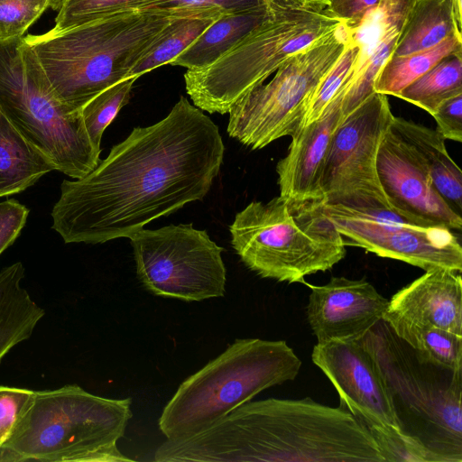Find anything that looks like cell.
<instances>
[{"mask_svg": "<svg viewBox=\"0 0 462 462\" xmlns=\"http://www.w3.org/2000/svg\"><path fill=\"white\" fill-rule=\"evenodd\" d=\"M223 14L216 9L172 21L148 52L133 67L128 78H139L162 65L171 64Z\"/></svg>", "mask_w": 462, "mask_h": 462, "instance_id": "obj_24", "label": "cell"}, {"mask_svg": "<svg viewBox=\"0 0 462 462\" xmlns=\"http://www.w3.org/2000/svg\"><path fill=\"white\" fill-rule=\"evenodd\" d=\"M263 4V0H164L159 10L174 12L216 9L223 14H229L245 12Z\"/></svg>", "mask_w": 462, "mask_h": 462, "instance_id": "obj_35", "label": "cell"}, {"mask_svg": "<svg viewBox=\"0 0 462 462\" xmlns=\"http://www.w3.org/2000/svg\"><path fill=\"white\" fill-rule=\"evenodd\" d=\"M157 462H384L367 429L343 405L303 399L249 401L185 439L169 440Z\"/></svg>", "mask_w": 462, "mask_h": 462, "instance_id": "obj_2", "label": "cell"}, {"mask_svg": "<svg viewBox=\"0 0 462 462\" xmlns=\"http://www.w3.org/2000/svg\"><path fill=\"white\" fill-rule=\"evenodd\" d=\"M53 0H0V42L21 37Z\"/></svg>", "mask_w": 462, "mask_h": 462, "instance_id": "obj_32", "label": "cell"}, {"mask_svg": "<svg viewBox=\"0 0 462 462\" xmlns=\"http://www.w3.org/2000/svg\"><path fill=\"white\" fill-rule=\"evenodd\" d=\"M380 0H330L325 9L329 14L341 20L347 27L356 26L367 12L375 7Z\"/></svg>", "mask_w": 462, "mask_h": 462, "instance_id": "obj_37", "label": "cell"}, {"mask_svg": "<svg viewBox=\"0 0 462 462\" xmlns=\"http://www.w3.org/2000/svg\"><path fill=\"white\" fill-rule=\"evenodd\" d=\"M392 126L411 146L428 171L439 193L459 210L462 206V171L449 156L445 139L435 130L399 116Z\"/></svg>", "mask_w": 462, "mask_h": 462, "instance_id": "obj_19", "label": "cell"}, {"mask_svg": "<svg viewBox=\"0 0 462 462\" xmlns=\"http://www.w3.org/2000/svg\"><path fill=\"white\" fill-rule=\"evenodd\" d=\"M451 4H452V8H453L456 22H457V25L461 28L462 27L461 0H451Z\"/></svg>", "mask_w": 462, "mask_h": 462, "instance_id": "obj_39", "label": "cell"}, {"mask_svg": "<svg viewBox=\"0 0 462 462\" xmlns=\"http://www.w3.org/2000/svg\"><path fill=\"white\" fill-rule=\"evenodd\" d=\"M459 93H462V51L444 57L396 97L432 116L443 101Z\"/></svg>", "mask_w": 462, "mask_h": 462, "instance_id": "obj_26", "label": "cell"}, {"mask_svg": "<svg viewBox=\"0 0 462 462\" xmlns=\"http://www.w3.org/2000/svg\"><path fill=\"white\" fill-rule=\"evenodd\" d=\"M454 33L461 34L451 0H414L391 56L430 49Z\"/></svg>", "mask_w": 462, "mask_h": 462, "instance_id": "obj_23", "label": "cell"}, {"mask_svg": "<svg viewBox=\"0 0 462 462\" xmlns=\"http://www.w3.org/2000/svg\"><path fill=\"white\" fill-rule=\"evenodd\" d=\"M136 273L156 296L184 301L223 297L226 270L223 248L192 224L142 228L130 237Z\"/></svg>", "mask_w": 462, "mask_h": 462, "instance_id": "obj_11", "label": "cell"}, {"mask_svg": "<svg viewBox=\"0 0 462 462\" xmlns=\"http://www.w3.org/2000/svg\"><path fill=\"white\" fill-rule=\"evenodd\" d=\"M376 169L394 212L417 225L461 230L459 212L439 193L414 150L391 124L378 148Z\"/></svg>", "mask_w": 462, "mask_h": 462, "instance_id": "obj_14", "label": "cell"}, {"mask_svg": "<svg viewBox=\"0 0 462 462\" xmlns=\"http://www.w3.org/2000/svg\"><path fill=\"white\" fill-rule=\"evenodd\" d=\"M132 399L106 398L78 384L33 391L0 449V462L133 461L117 448Z\"/></svg>", "mask_w": 462, "mask_h": 462, "instance_id": "obj_4", "label": "cell"}, {"mask_svg": "<svg viewBox=\"0 0 462 462\" xmlns=\"http://www.w3.org/2000/svg\"><path fill=\"white\" fill-rule=\"evenodd\" d=\"M359 341L377 365L401 431L442 462H462V370L429 361L383 319Z\"/></svg>", "mask_w": 462, "mask_h": 462, "instance_id": "obj_5", "label": "cell"}, {"mask_svg": "<svg viewBox=\"0 0 462 462\" xmlns=\"http://www.w3.org/2000/svg\"><path fill=\"white\" fill-rule=\"evenodd\" d=\"M366 429L378 446L384 462H442L439 456L401 430Z\"/></svg>", "mask_w": 462, "mask_h": 462, "instance_id": "obj_31", "label": "cell"}, {"mask_svg": "<svg viewBox=\"0 0 462 462\" xmlns=\"http://www.w3.org/2000/svg\"><path fill=\"white\" fill-rule=\"evenodd\" d=\"M436 131L445 139L462 142V93L443 101L432 114Z\"/></svg>", "mask_w": 462, "mask_h": 462, "instance_id": "obj_36", "label": "cell"}, {"mask_svg": "<svg viewBox=\"0 0 462 462\" xmlns=\"http://www.w3.org/2000/svg\"><path fill=\"white\" fill-rule=\"evenodd\" d=\"M269 7L285 10L319 12L325 10L330 0H263Z\"/></svg>", "mask_w": 462, "mask_h": 462, "instance_id": "obj_38", "label": "cell"}, {"mask_svg": "<svg viewBox=\"0 0 462 462\" xmlns=\"http://www.w3.org/2000/svg\"><path fill=\"white\" fill-rule=\"evenodd\" d=\"M268 9L265 20L216 62L186 71V90L195 106L210 114L228 113L292 55L344 23L326 10Z\"/></svg>", "mask_w": 462, "mask_h": 462, "instance_id": "obj_9", "label": "cell"}, {"mask_svg": "<svg viewBox=\"0 0 462 462\" xmlns=\"http://www.w3.org/2000/svg\"><path fill=\"white\" fill-rule=\"evenodd\" d=\"M349 31L345 23L298 51L266 84H261L228 111L227 134L252 150L291 136L298 129L307 102L324 76L343 53Z\"/></svg>", "mask_w": 462, "mask_h": 462, "instance_id": "obj_10", "label": "cell"}, {"mask_svg": "<svg viewBox=\"0 0 462 462\" xmlns=\"http://www.w3.org/2000/svg\"><path fill=\"white\" fill-rule=\"evenodd\" d=\"M388 325L429 361L451 370H462V336L437 327L397 321Z\"/></svg>", "mask_w": 462, "mask_h": 462, "instance_id": "obj_27", "label": "cell"}, {"mask_svg": "<svg viewBox=\"0 0 462 462\" xmlns=\"http://www.w3.org/2000/svg\"><path fill=\"white\" fill-rule=\"evenodd\" d=\"M164 0H53L57 10L51 32H60L109 15L134 10H159ZM162 11V10H161Z\"/></svg>", "mask_w": 462, "mask_h": 462, "instance_id": "obj_28", "label": "cell"}, {"mask_svg": "<svg viewBox=\"0 0 462 462\" xmlns=\"http://www.w3.org/2000/svg\"><path fill=\"white\" fill-rule=\"evenodd\" d=\"M24 267L16 262L0 271V361L17 344L28 339L45 315L22 286Z\"/></svg>", "mask_w": 462, "mask_h": 462, "instance_id": "obj_21", "label": "cell"}, {"mask_svg": "<svg viewBox=\"0 0 462 462\" xmlns=\"http://www.w3.org/2000/svg\"><path fill=\"white\" fill-rule=\"evenodd\" d=\"M393 116L387 96L374 92L343 117L323 167V203L393 211L376 169L378 148Z\"/></svg>", "mask_w": 462, "mask_h": 462, "instance_id": "obj_12", "label": "cell"}, {"mask_svg": "<svg viewBox=\"0 0 462 462\" xmlns=\"http://www.w3.org/2000/svg\"><path fill=\"white\" fill-rule=\"evenodd\" d=\"M55 170L53 162L21 134L0 107V198L24 191Z\"/></svg>", "mask_w": 462, "mask_h": 462, "instance_id": "obj_20", "label": "cell"}, {"mask_svg": "<svg viewBox=\"0 0 462 462\" xmlns=\"http://www.w3.org/2000/svg\"><path fill=\"white\" fill-rule=\"evenodd\" d=\"M346 245H355L383 258H391L429 271L462 270V247L452 230L417 225L388 209L355 208L322 204Z\"/></svg>", "mask_w": 462, "mask_h": 462, "instance_id": "obj_13", "label": "cell"}, {"mask_svg": "<svg viewBox=\"0 0 462 462\" xmlns=\"http://www.w3.org/2000/svg\"><path fill=\"white\" fill-rule=\"evenodd\" d=\"M0 107L21 134L73 179L100 161L81 111L54 95L33 50L24 37L0 42Z\"/></svg>", "mask_w": 462, "mask_h": 462, "instance_id": "obj_8", "label": "cell"}, {"mask_svg": "<svg viewBox=\"0 0 462 462\" xmlns=\"http://www.w3.org/2000/svg\"><path fill=\"white\" fill-rule=\"evenodd\" d=\"M268 14L265 3L245 12L222 14L171 64L188 69L208 67L261 24Z\"/></svg>", "mask_w": 462, "mask_h": 462, "instance_id": "obj_22", "label": "cell"}, {"mask_svg": "<svg viewBox=\"0 0 462 462\" xmlns=\"http://www.w3.org/2000/svg\"><path fill=\"white\" fill-rule=\"evenodd\" d=\"M335 96L323 115L291 137L288 152L276 166L280 197L290 203L323 201L321 177L332 135L343 119Z\"/></svg>", "mask_w": 462, "mask_h": 462, "instance_id": "obj_17", "label": "cell"}, {"mask_svg": "<svg viewBox=\"0 0 462 462\" xmlns=\"http://www.w3.org/2000/svg\"><path fill=\"white\" fill-rule=\"evenodd\" d=\"M207 10H134L60 32L28 35L56 97L75 111L107 88L128 79L175 19Z\"/></svg>", "mask_w": 462, "mask_h": 462, "instance_id": "obj_3", "label": "cell"}, {"mask_svg": "<svg viewBox=\"0 0 462 462\" xmlns=\"http://www.w3.org/2000/svg\"><path fill=\"white\" fill-rule=\"evenodd\" d=\"M224 152L217 125L180 97L167 116L134 128L87 175L61 182L51 227L67 244L129 238L151 221L201 200Z\"/></svg>", "mask_w": 462, "mask_h": 462, "instance_id": "obj_1", "label": "cell"}, {"mask_svg": "<svg viewBox=\"0 0 462 462\" xmlns=\"http://www.w3.org/2000/svg\"><path fill=\"white\" fill-rule=\"evenodd\" d=\"M462 51V34L454 33L438 45L404 56H391L381 68L374 86L376 93L397 95L444 57Z\"/></svg>", "mask_w": 462, "mask_h": 462, "instance_id": "obj_25", "label": "cell"}, {"mask_svg": "<svg viewBox=\"0 0 462 462\" xmlns=\"http://www.w3.org/2000/svg\"><path fill=\"white\" fill-rule=\"evenodd\" d=\"M383 319L437 327L462 336L460 272L447 268L426 271L393 294Z\"/></svg>", "mask_w": 462, "mask_h": 462, "instance_id": "obj_18", "label": "cell"}, {"mask_svg": "<svg viewBox=\"0 0 462 462\" xmlns=\"http://www.w3.org/2000/svg\"><path fill=\"white\" fill-rule=\"evenodd\" d=\"M137 79L132 77L116 83L82 107L83 122L90 142L97 151L101 152L103 133L120 109L128 103L131 90Z\"/></svg>", "mask_w": 462, "mask_h": 462, "instance_id": "obj_29", "label": "cell"}, {"mask_svg": "<svg viewBox=\"0 0 462 462\" xmlns=\"http://www.w3.org/2000/svg\"><path fill=\"white\" fill-rule=\"evenodd\" d=\"M307 319L317 343L356 341L375 326L389 300L365 279L331 277L324 285H311Z\"/></svg>", "mask_w": 462, "mask_h": 462, "instance_id": "obj_16", "label": "cell"}, {"mask_svg": "<svg viewBox=\"0 0 462 462\" xmlns=\"http://www.w3.org/2000/svg\"><path fill=\"white\" fill-rule=\"evenodd\" d=\"M33 391L0 385V449Z\"/></svg>", "mask_w": 462, "mask_h": 462, "instance_id": "obj_33", "label": "cell"}, {"mask_svg": "<svg viewBox=\"0 0 462 462\" xmlns=\"http://www.w3.org/2000/svg\"><path fill=\"white\" fill-rule=\"evenodd\" d=\"M358 53L359 48L350 37L341 56L310 95L296 131L318 120L323 115L328 104L348 79Z\"/></svg>", "mask_w": 462, "mask_h": 462, "instance_id": "obj_30", "label": "cell"}, {"mask_svg": "<svg viewBox=\"0 0 462 462\" xmlns=\"http://www.w3.org/2000/svg\"><path fill=\"white\" fill-rule=\"evenodd\" d=\"M311 359L365 428L401 430L377 365L359 340L317 343Z\"/></svg>", "mask_w": 462, "mask_h": 462, "instance_id": "obj_15", "label": "cell"}, {"mask_svg": "<svg viewBox=\"0 0 462 462\" xmlns=\"http://www.w3.org/2000/svg\"><path fill=\"white\" fill-rule=\"evenodd\" d=\"M322 204L290 203L280 196L253 201L229 226L232 246L260 277L305 283L306 276L331 269L346 253Z\"/></svg>", "mask_w": 462, "mask_h": 462, "instance_id": "obj_7", "label": "cell"}, {"mask_svg": "<svg viewBox=\"0 0 462 462\" xmlns=\"http://www.w3.org/2000/svg\"><path fill=\"white\" fill-rule=\"evenodd\" d=\"M300 367L284 340L237 338L180 384L159 429L169 440L193 436L261 392L294 380Z\"/></svg>", "mask_w": 462, "mask_h": 462, "instance_id": "obj_6", "label": "cell"}, {"mask_svg": "<svg viewBox=\"0 0 462 462\" xmlns=\"http://www.w3.org/2000/svg\"><path fill=\"white\" fill-rule=\"evenodd\" d=\"M29 212V208L16 199L0 202V254L20 236Z\"/></svg>", "mask_w": 462, "mask_h": 462, "instance_id": "obj_34", "label": "cell"}]
</instances>
